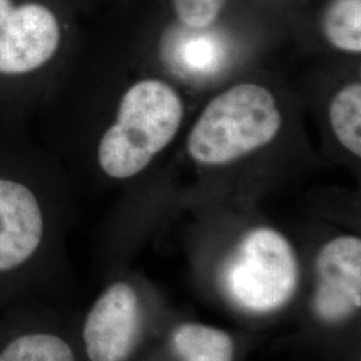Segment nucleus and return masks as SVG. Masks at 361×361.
I'll return each instance as SVG.
<instances>
[{
	"label": "nucleus",
	"mask_w": 361,
	"mask_h": 361,
	"mask_svg": "<svg viewBox=\"0 0 361 361\" xmlns=\"http://www.w3.org/2000/svg\"><path fill=\"white\" fill-rule=\"evenodd\" d=\"M142 312L135 289L123 281L104 289L83 324V345L90 361H126L137 344Z\"/></svg>",
	"instance_id": "6"
},
{
	"label": "nucleus",
	"mask_w": 361,
	"mask_h": 361,
	"mask_svg": "<svg viewBox=\"0 0 361 361\" xmlns=\"http://www.w3.org/2000/svg\"><path fill=\"white\" fill-rule=\"evenodd\" d=\"M326 39L341 51H361V0H334L324 16Z\"/></svg>",
	"instance_id": "12"
},
{
	"label": "nucleus",
	"mask_w": 361,
	"mask_h": 361,
	"mask_svg": "<svg viewBox=\"0 0 361 361\" xmlns=\"http://www.w3.org/2000/svg\"><path fill=\"white\" fill-rule=\"evenodd\" d=\"M62 44L56 13L35 0H0V89L23 87L47 70Z\"/></svg>",
	"instance_id": "4"
},
{
	"label": "nucleus",
	"mask_w": 361,
	"mask_h": 361,
	"mask_svg": "<svg viewBox=\"0 0 361 361\" xmlns=\"http://www.w3.org/2000/svg\"><path fill=\"white\" fill-rule=\"evenodd\" d=\"M173 31L165 44L169 62L190 77L214 75L226 62L228 43L219 32L183 26Z\"/></svg>",
	"instance_id": "8"
},
{
	"label": "nucleus",
	"mask_w": 361,
	"mask_h": 361,
	"mask_svg": "<svg viewBox=\"0 0 361 361\" xmlns=\"http://www.w3.org/2000/svg\"><path fill=\"white\" fill-rule=\"evenodd\" d=\"M297 280L293 247L271 228L246 233L221 271L228 298L240 310L256 314L284 307L296 290Z\"/></svg>",
	"instance_id": "3"
},
{
	"label": "nucleus",
	"mask_w": 361,
	"mask_h": 361,
	"mask_svg": "<svg viewBox=\"0 0 361 361\" xmlns=\"http://www.w3.org/2000/svg\"><path fill=\"white\" fill-rule=\"evenodd\" d=\"M173 348L180 361H233L232 337L219 328L186 323L173 334Z\"/></svg>",
	"instance_id": "9"
},
{
	"label": "nucleus",
	"mask_w": 361,
	"mask_h": 361,
	"mask_svg": "<svg viewBox=\"0 0 361 361\" xmlns=\"http://www.w3.org/2000/svg\"><path fill=\"white\" fill-rule=\"evenodd\" d=\"M225 0H174L180 23L189 28H207L216 22Z\"/></svg>",
	"instance_id": "13"
},
{
	"label": "nucleus",
	"mask_w": 361,
	"mask_h": 361,
	"mask_svg": "<svg viewBox=\"0 0 361 361\" xmlns=\"http://www.w3.org/2000/svg\"><path fill=\"white\" fill-rule=\"evenodd\" d=\"M281 121L271 91L235 85L205 107L190 131L188 152L200 164L225 165L271 142Z\"/></svg>",
	"instance_id": "2"
},
{
	"label": "nucleus",
	"mask_w": 361,
	"mask_h": 361,
	"mask_svg": "<svg viewBox=\"0 0 361 361\" xmlns=\"http://www.w3.org/2000/svg\"><path fill=\"white\" fill-rule=\"evenodd\" d=\"M316 273L313 310L324 323H341L360 308L359 237L341 235L326 243L316 258Z\"/></svg>",
	"instance_id": "7"
},
{
	"label": "nucleus",
	"mask_w": 361,
	"mask_h": 361,
	"mask_svg": "<svg viewBox=\"0 0 361 361\" xmlns=\"http://www.w3.org/2000/svg\"><path fill=\"white\" fill-rule=\"evenodd\" d=\"M336 138L352 154L361 155V85L352 83L336 94L329 107Z\"/></svg>",
	"instance_id": "11"
},
{
	"label": "nucleus",
	"mask_w": 361,
	"mask_h": 361,
	"mask_svg": "<svg viewBox=\"0 0 361 361\" xmlns=\"http://www.w3.org/2000/svg\"><path fill=\"white\" fill-rule=\"evenodd\" d=\"M0 361H75V355L63 337L34 331L10 340L0 350Z\"/></svg>",
	"instance_id": "10"
},
{
	"label": "nucleus",
	"mask_w": 361,
	"mask_h": 361,
	"mask_svg": "<svg viewBox=\"0 0 361 361\" xmlns=\"http://www.w3.org/2000/svg\"><path fill=\"white\" fill-rule=\"evenodd\" d=\"M182 119V99L168 83L145 79L133 85L98 142L99 168L114 180L140 174L174 140Z\"/></svg>",
	"instance_id": "1"
},
{
	"label": "nucleus",
	"mask_w": 361,
	"mask_h": 361,
	"mask_svg": "<svg viewBox=\"0 0 361 361\" xmlns=\"http://www.w3.org/2000/svg\"><path fill=\"white\" fill-rule=\"evenodd\" d=\"M44 234V209L32 182L11 170H0V274L32 261Z\"/></svg>",
	"instance_id": "5"
}]
</instances>
